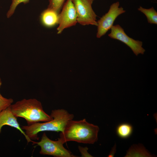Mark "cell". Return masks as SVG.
<instances>
[{
  "instance_id": "9a60e30c",
  "label": "cell",
  "mask_w": 157,
  "mask_h": 157,
  "mask_svg": "<svg viewBox=\"0 0 157 157\" xmlns=\"http://www.w3.org/2000/svg\"><path fill=\"white\" fill-rule=\"evenodd\" d=\"M30 0H12L10 8L7 14V16L9 18L14 13L15 10L20 3H23L24 4L28 3Z\"/></svg>"
},
{
  "instance_id": "6da1fadb",
  "label": "cell",
  "mask_w": 157,
  "mask_h": 157,
  "mask_svg": "<svg viewBox=\"0 0 157 157\" xmlns=\"http://www.w3.org/2000/svg\"><path fill=\"white\" fill-rule=\"evenodd\" d=\"M99 127L87 122L85 119L79 121L72 119L67 123L58 138L64 144L74 141L86 144H93L98 139Z\"/></svg>"
},
{
  "instance_id": "5bb4252c",
  "label": "cell",
  "mask_w": 157,
  "mask_h": 157,
  "mask_svg": "<svg viewBox=\"0 0 157 157\" xmlns=\"http://www.w3.org/2000/svg\"><path fill=\"white\" fill-rule=\"evenodd\" d=\"M48 8L51 9L57 12H59L65 2V0H49Z\"/></svg>"
},
{
  "instance_id": "e0dca14e",
  "label": "cell",
  "mask_w": 157,
  "mask_h": 157,
  "mask_svg": "<svg viewBox=\"0 0 157 157\" xmlns=\"http://www.w3.org/2000/svg\"><path fill=\"white\" fill-rule=\"evenodd\" d=\"M78 148L81 154V157H92L88 152V148L87 147H83L79 146Z\"/></svg>"
},
{
  "instance_id": "7c38bea8",
  "label": "cell",
  "mask_w": 157,
  "mask_h": 157,
  "mask_svg": "<svg viewBox=\"0 0 157 157\" xmlns=\"http://www.w3.org/2000/svg\"><path fill=\"white\" fill-rule=\"evenodd\" d=\"M138 10L145 15L149 23L157 24V12L153 7L146 9L140 6Z\"/></svg>"
},
{
  "instance_id": "5b68a950",
  "label": "cell",
  "mask_w": 157,
  "mask_h": 157,
  "mask_svg": "<svg viewBox=\"0 0 157 157\" xmlns=\"http://www.w3.org/2000/svg\"><path fill=\"white\" fill-rule=\"evenodd\" d=\"M119 1L112 3L108 11L97 21L96 37L99 38L105 35L113 26L117 17L126 12L122 7H119Z\"/></svg>"
},
{
  "instance_id": "d6986e66",
  "label": "cell",
  "mask_w": 157,
  "mask_h": 157,
  "mask_svg": "<svg viewBox=\"0 0 157 157\" xmlns=\"http://www.w3.org/2000/svg\"><path fill=\"white\" fill-rule=\"evenodd\" d=\"M1 84H2V81H1V78H0V88L1 87ZM2 97V95L0 93V97Z\"/></svg>"
},
{
  "instance_id": "30bf717a",
  "label": "cell",
  "mask_w": 157,
  "mask_h": 157,
  "mask_svg": "<svg viewBox=\"0 0 157 157\" xmlns=\"http://www.w3.org/2000/svg\"><path fill=\"white\" fill-rule=\"evenodd\" d=\"M59 13L55 10L48 8L44 10L41 15L42 22L47 27H51L58 24Z\"/></svg>"
},
{
  "instance_id": "2e32d148",
  "label": "cell",
  "mask_w": 157,
  "mask_h": 157,
  "mask_svg": "<svg viewBox=\"0 0 157 157\" xmlns=\"http://www.w3.org/2000/svg\"><path fill=\"white\" fill-rule=\"evenodd\" d=\"M13 102L12 98L7 99L3 96L0 97V112L10 106Z\"/></svg>"
},
{
  "instance_id": "44dd1931",
  "label": "cell",
  "mask_w": 157,
  "mask_h": 157,
  "mask_svg": "<svg viewBox=\"0 0 157 157\" xmlns=\"http://www.w3.org/2000/svg\"><path fill=\"white\" fill-rule=\"evenodd\" d=\"M153 0V1H156V0Z\"/></svg>"
},
{
  "instance_id": "277c9868",
  "label": "cell",
  "mask_w": 157,
  "mask_h": 157,
  "mask_svg": "<svg viewBox=\"0 0 157 157\" xmlns=\"http://www.w3.org/2000/svg\"><path fill=\"white\" fill-rule=\"evenodd\" d=\"M40 147V153L44 155H49L56 157H74L70 151L65 149L63 144L58 138L57 141L52 140L44 133L40 141L36 142Z\"/></svg>"
},
{
  "instance_id": "ffe728a7",
  "label": "cell",
  "mask_w": 157,
  "mask_h": 157,
  "mask_svg": "<svg viewBox=\"0 0 157 157\" xmlns=\"http://www.w3.org/2000/svg\"><path fill=\"white\" fill-rule=\"evenodd\" d=\"M88 0L92 4L93 1L94 0Z\"/></svg>"
},
{
  "instance_id": "9c48e42d",
  "label": "cell",
  "mask_w": 157,
  "mask_h": 157,
  "mask_svg": "<svg viewBox=\"0 0 157 157\" xmlns=\"http://www.w3.org/2000/svg\"><path fill=\"white\" fill-rule=\"evenodd\" d=\"M6 125L11 126L18 130L24 136L28 143L32 142L34 144H35V142L32 141L29 138L20 126L17 117L13 115L10 106L0 112V133L1 132L2 127Z\"/></svg>"
},
{
  "instance_id": "4fadbf2b",
  "label": "cell",
  "mask_w": 157,
  "mask_h": 157,
  "mask_svg": "<svg viewBox=\"0 0 157 157\" xmlns=\"http://www.w3.org/2000/svg\"><path fill=\"white\" fill-rule=\"evenodd\" d=\"M133 131L132 126L127 123H123L119 125L117 129V133L121 138H125L129 137Z\"/></svg>"
},
{
  "instance_id": "ba28073f",
  "label": "cell",
  "mask_w": 157,
  "mask_h": 157,
  "mask_svg": "<svg viewBox=\"0 0 157 157\" xmlns=\"http://www.w3.org/2000/svg\"><path fill=\"white\" fill-rule=\"evenodd\" d=\"M59 14L57 33H61L63 30L74 26L77 22V15L72 0H66Z\"/></svg>"
},
{
  "instance_id": "52a82bcc",
  "label": "cell",
  "mask_w": 157,
  "mask_h": 157,
  "mask_svg": "<svg viewBox=\"0 0 157 157\" xmlns=\"http://www.w3.org/2000/svg\"><path fill=\"white\" fill-rule=\"evenodd\" d=\"M110 29V32L108 35L110 38L118 40L126 44L136 56L144 53L145 50L142 47V42L129 37L120 25H113Z\"/></svg>"
},
{
  "instance_id": "3957f363",
  "label": "cell",
  "mask_w": 157,
  "mask_h": 157,
  "mask_svg": "<svg viewBox=\"0 0 157 157\" xmlns=\"http://www.w3.org/2000/svg\"><path fill=\"white\" fill-rule=\"evenodd\" d=\"M10 108L13 115L17 118L25 119L28 125L53 119L44 110L41 102L35 99H23L12 104Z\"/></svg>"
},
{
  "instance_id": "8992f818",
  "label": "cell",
  "mask_w": 157,
  "mask_h": 157,
  "mask_svg": "<svg viewBox=\"0 0 157 157\" xmlns=\"http://www.w3.org/2000/svg\"><path fill=\"white\" fill-rule=\"evenodd\" d=\"M77 15V22L83 25H91L97 26V15L88 0H72Z\"/></svg>"
},
{
  "instance_id": "7a4b0ae2",
  "label": "cell",
  "mask_w": 157,
  "mask_h": 157,
  "mask_svg": "<svg viewBox=\"0 0 157 157\" xmlns=\"http://www.w3.org/2000/svg\"><path fill=\"white\" fill-rule=\"evenodd\" d=\"M51 121L42 123H36L29 125L22 126L21 128L31 140H38V135L40 132L52 131L63 132L67 122L73 119L74 115L64 109H55L52 111Z\"/></svg>"
},
{
  "instance_id": "8fae6325",
  "label": "cell",
  "mask_w": 157,
  "mask_h": 157,
  "mask_svg": "<svg viewBox=\"0 0 157 157\" xmlns=\"http://www.w3.org/2000/svg\"><path fill=\"white\" fill-rule=\"evenodd\" d=\"M142 144L132 145L127 151L125 157H152Z\"/></svg>"
},
{
  "instance_id": "ac0fdd59",
  "label": "cell",
  "mask_w": 157,
  "mask_h": 157,
  "mask_svg": "<svg viewBox=\"0 0 157 157\" xmlns=\"http://www.w3.org/2000/svg\"><path fill=\"white\" fill-rule=\"evenodd\" d=\"M116 144H115L114 146L112 147L111 151L108 155V157H114L115 154L116 152Z\"/></svg>"
}]
</instances>
